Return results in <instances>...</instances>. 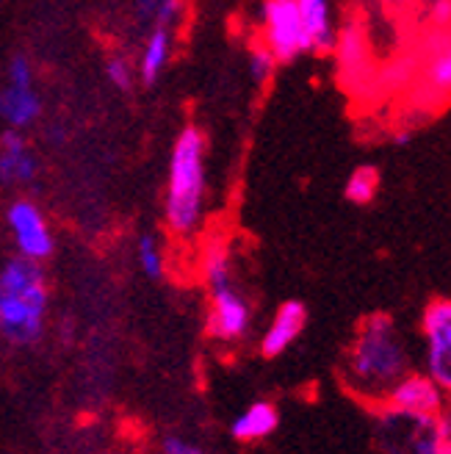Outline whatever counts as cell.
<instances>
[{
    "mask_svg": "<svg viewBox=\"0 0 451 454\" xmlns=\"http://www.w3.org/2000/svg\"><path fill=\"white\" fill-rule=\"evenodd\" d=\"M410 372V355L388 313H374L357 327L346 355V385L360 399L382 404L393 385Z\"/></svg>",
    "mask_w": 451,
    "mask_h": 454,
    "instance_id": "obj_1",
    "label": "cell"
},
{
    "mask_svg": "<svg viewBox=\"0 0 451 454\" xmlns=\"http://www.w3.org/2000/svg\"><path fill=\"white\" fill-rule=\"evenodd\" d=\"M48 278L36 261L12 258L0 266V338L12 347H34L48 319Z\"/></svg>",
    "mask_w": 451,
    "mask_h": 454,
    "instance_id": "obj_2",
    "label": "cell"
},
{
    "mask_svg": "<svg viewBox=\"0 0 451 454\" xmlns=\"http://www.w3.org/2000/svg\"><path fill=\"white\" fill-rule=\"evenodd\" d=\"M167 224L175 236H194L206 216V136L189 125L180 130L169 158Z\"/></svg>",
    "mask_w": 451,
    "mask_h": 454,
    "instance_id": "obj_3",
    "label": "cell"
},
{
    "mask_svg": "<svg viewBox=\"0 0 451 454\" xmlns=\"http://www.w3.org/2000/svg\"><path fill=\"white\" fill-rule=\"evenodd\" d=\"M6 224H9V233L14 239L19 258L42 263L53 255V247H56L53 231L34 200H28V197L14 200L6 211Z\"/></svg>",
    "mask_w": 451,
    "mask_h": 454,
    "instance_id": "obj_4",
    "label": "cell"
},
{
    "mask_svg": "<svg viewBox=\"0 0 451 454\" xmlns=\"http://www.w3.org/2000/svg\"><path fill=\"white\" fill-rule=\"evenodd\" d=\"M42 114V100L34 86V70L26 56L12 59L6 70V89L0 92V120L12 130H26Z\"/></svg>",
    "mask_w": 451,
    "mask_h": 454,
    "instance_id": "obj_5",
    "label": "cell"
},
{
    "mask_svg": "<svg viewBox=\"0 0 451 454\" xmlns=\"http://www.w3.org/2000/svg\"><path fill=\"white\" fill-rule=\"evenodd\" d=\"M263 44L277 61H294L307 53V39L297 0H266L263 4Z\"/></svg>",
    "mask_w": 451,
    "mask_h": 454,
    "instance_id": "obj_6",
    "label": "cell"
},
{
    "mask_svg": "<svg viewBox=\"0 0 451 454\" xmlns=\"http://www.w3.org/2000/svg\"><path fill=\"white\" fill-rule=\"evenodd\" d=\"M424 338H426V374L443 391L451 388V302L432 300L424 310Z\"/></svg>",
    "mask_w": 451,
    "mask_h": 454,
    "instance_id": "obj_7",
    "label": "cell"
},
{
    "mask_svg": "<svg viewBox=\"0 0 451 454\" xmlns=\"http://www.w3.org/2000/svg\"><path fill=\"white\" fill-rule=\"evenodd\" d=\"M253 327V308L236 286L211 291V319L208 330L216 340L236 344Z\"/></svg>",
    "mask_w": 451,
    "mask_h": 454,
    "instance_id": "obj_8",
    "label": "cell"
},
{
    "mask_svg": "<svg viewBox=\"0 0 451 454\" xmlns=\"http://www.w3.org/2000/svg\"><path fill=\"white\" fill-rule=\"evenodd\" d=\"M391 411L401 416H438L443 413V388L430 374H404L393 388L388 391L385 402Z\"/></svg>",
    "mask_w": 451,
    "mask_h": 454,
    "instance_id": "obj_9",
    "label": "cell"
},
{
    "mask_svg": "<svg viewBox=\"0 0 451 454\" xmlns=\"http://www.w3.org/2000/svg\"><path fill=\"white\" fill-rule=\"evenodd\" d=\"M404 449L401 454H451V419L448 413L438 416H404Z\"/></svg>",
    "mask_w": 451,
    "mask_h": 454,
    "instance_id": "obj_10",
    "label": "cell"
},
{
    "mask_svg": "<svg viewBox=\"0 0 451 454\" xmlns=\"http://www.w3.org/2000/svg\"><path fill=\"white\" fill-rule=\"evenodd\" d=\"M39 175V161L28 142L22 139L19 130H6L0 139V184L6 186H28Z\"/></svg>",
    "mask_w": 451,
    "mask_h": 454,
    "instance_id": "obj_11",
    "label": "cell"
},
{
    "mask_svg": "<svg viewBox=\"0 0 451 454\" xmlns=\"http://www.w3.org/2000/svg\"><path fill=\"white\" fill-rule=\"evenodd\" d=\"M307 325V308L297 300H288L280 305V310L275 313L272 325L260 338V355L263 357H280L294 340L302 335Z\"/></svg>",
    "mask_w": 451,
    "mask_h": 454,
    "instance_id": "obj_12",
    "label": "cell"
},
{
    "mask_svg": "<svg viewBox=\"0 0 451 454\" xmlns=\"http://www.w3.org/2000/svg\"><path fill=\"white\" fill-rule=\"evenodd\" d=\"M280 427V411L272 402H253L230 424V435L238 443H255L275 435Z\"/></svg>",
    "mask_w": 451,
    "mask_h": 454,
    "instance_id": "obj_13",
    "label": "cell"
},
{
    "mask_svg": "<svg viewBox=\"0 0 451 454\" xmlns=\"http://www.w3.org/2000/svg\"><path fill=\"white\" fill-rule=\"evenodd\" d=\"M299 20L305 28L307 51L324 53L335 44V26H332V12L330 0H297Z\"/></svg>",
    "mask_w": 451,
    "mask_h": 454,
    "instance_id": "obj_14",
    "label": "cell"
},
{
    "mask_svg": "<svg viewBox=\"0 0 451 454\" xmlns=\"http://www.w3.org/2000/svg\"><path fill=\"white\" fill-rule=\"evenodd\" d=\"M172 56V28L167 26H152L144 48H142V59H139V70L136 75L142 78V83H155L161 78V73L167 70Z\"/></svg>",
    "mask_w": 451,
    "mask_h": 454,
    "instance_id": "obj_15",
    "label": "cell"
},
{
    "mask_svg": "<svg viewBox=\"0 0 451 454\" xmlns=\"http://www.w3.org/2000/svg\"><path fill=\"white\" fill-rule=\"evenodd\" d=\"M335 53H338V67H341L344 75L363 73L366 42H363V31H360L354 22H349V26L335 36Z\"/></svg>",
    "mask_w": 451,
    "mask_h": 454,
    "instance_id": "obj_16",
    "label": "cell"
},
{
    "mask_svg": "<svg viewBox=\"0 0 451 454\" xmlns=\"http://www.w3.org/2000/svg\"><path fill=\"white\" fill-rule=\"evenodd\" d=\"M202 278H206L211 291L233 286V261L224 241H211L206 247V255H202Z\"/></svg>",
    "mask_w": 451,
    "mask_h": 454,
    "instance_id": "obj_17",
    "label": "cell"
},
{
    "mask_svg": "<svg viewBox=\"0 0 451 454\" xmlns=\"http://www.w3.org/2000/svg\"><path fill=\"white\" fill-rule=\"evenodd\" d=\"M379 192V172L374 167H357L346 180V197L354 206H369Z\"/></svg>",
    "mask_w": 451,
    "mask_h": 454,
    "instance_id": "obj_18",
    "label": "cell"
},
{
    "mask_svg": "<svg viewBox=\"0 0 451 454\" xmlns=\"http://www.w3.org/2000/svg\"><path fill=\"white\" fill-rule=\"evenodd\" d=\"M136 263L150 280H158L164 275V249H161V244H158L155 236H150V233L139 236V241H136Z\"/></svg>",
    "mask_w": 451,
    "mask_h": 454,
    "instance_id": "obj_19",
    "label": "cell"
},
{
    "mask_svg": "<svg viewBox=\"0 0 451 454\" xmlns=\"http://www.w3.org/2000/svg\"><path fill=\"white\" fill-rule=\"evenodd\" d=\"M426 78L438 98H448V86H451V56H448V42L446 48H438L432 56L430 67H426Z\"/></svg>",
    "mask_w": 451,
    "mask_h": 454,
    "instance_id": "obj_20",
    "label": "cell"
},
{
    "mask_svg": "<svg viewBox=\"0 0 451 454\" xmlns=\"http://www.w3.org/2000/svg\"><path fill=\"white\" fill-rule=\"evenodd\" d=\"M275 67H277V59L272 56V51H268L266 44H258V48L250 51V73L258 83H266L272 78Z\"/></svg>",
    "mask_w": 451,
    "mask_h": 454,
    "instance_id": "obj_21",
    "label": "cell"
},
{
    "mask_svg": "<svg viewBox=\"0 0 451 454\" xmlns=\"http://www.w3.org/2000/svg\"><path fill=\"white\" fill-rule=\"evenodd\" d=\"M105 75L117 89L128 92V89L133 86V78H136V70H133V64L125 56H114V59H108V64H105Z\"/></svg>",
    "mask_w": 451,
    "mask_h": 454,
    "instance_id": "obj_22",
    "label": "cell"
},
{
    "mask_svg": "<svg viewBox=\"0 0 451 454\" xmlns=\"http://www.w3.org/2000/svg\"><path fill=\"white\" fill-rule=\"evenodd\" d=\"M161 454H208V451L180 435H167L161 441Z\"/></svg>",
    "mask_w": 451,
    "mask_h": 454,
    "instance_id": "obj_23",
    "label": "cell"
},
{
    "mask_svg": "<svg viewBox=\"0 0 451 454\" xmlns=\"http://www.w3.org/2000/svg\"><path fill=\"white\" fill-rule=\"evenodd\" d=\"M0 75H4V70H0Z\"/></svg>",
    "mask_w": 451,
    "mask_h": 454,
    "instance_id": "obj_24",
    "label": "cell"
}]
</instances>
